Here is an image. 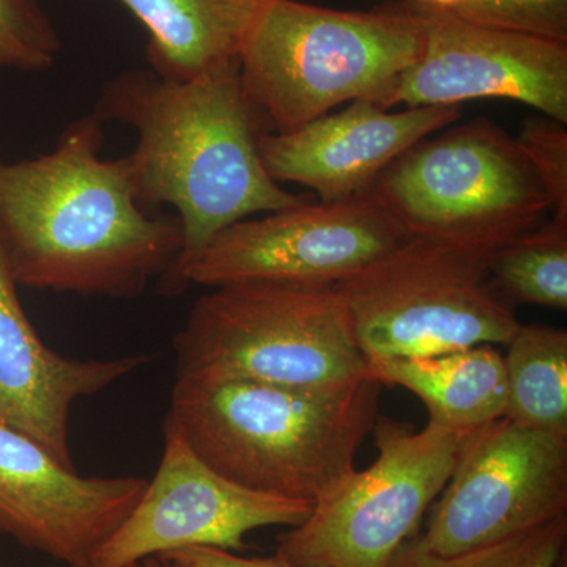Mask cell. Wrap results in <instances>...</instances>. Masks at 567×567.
I'll list each match as a JSON object with an SVG mask.
<instances>
[{
  "instance_id": "obj_10",
  "label": "cell",
  "mask_w": 567,
  "mask_h": 567,
  "mask_svg": "<svg viewBox=\"0 0 567 567\" xmlns=\"http://www.w3.org/2000/svg\"><path fill=\"white\" fill-rule=\"evenodd\" d=\"M406 235L368 193L306 203L226 227L183 274L189 284L333 287Z\"/></svg>"
},
{
  "instance_id": "obj_13",
  "label": "cell",
  "mask_w": 567,
  "mask_h": 567,
  "mask_svg": "<svg viewBox=\"0 0 567 567\" xmlns=\"http://www.w3.org/2000/svg\"><path fill=\"white\" fill-rule=\"evenodd\" d=\"M147 480L82 476L0 423V533L69 567H91Z\"/></svg>"
},
{
  "instance_id": "obj_12",
  "label": "cell",
  "mask_w": 567,
  "mask_h": 567,
  "mask_svg": "<svg viewBox=\"0 0 567 567\" xmlns=\"http://www.w3.org/2000/svg\"><path fill=\"white\" fill-rule=\"evenodd\" d=\"M410 3L423 20V51L380 107L505 99L567 125L566 43L473 24L450 11Z\"/></svg>"
},
{
  "instance_id": "obj_9",
  "label": "cell",
  "mask_w": 567,
  "mask_h": 567,
  "mask_svg": "<svg viewBox=\"0 0 567 567\" xmlns=\"http://www.w3.org/2000/svg\"><path fill=\"white\" fill-rule=\"evenodd\" d=\"M567 518V440L499 417L466 432L456 465L410 546L453 557Z\"/></svg>"
},
{
  "instance_id": "obj_22",
  "label": "cell",
  "mask_w": 567,
  "mask_h": 567,
  "mask_svg": "<svg viewBox=\"0 0 567 567\" xmlns=\"http://www.w3.org/2000/svg\"><path fill=\"white\" fill-rule=\"evenodd\" d=\"M446 11L473 24L567 44V0H461Z\"/></svg>"
},
{
  "instance_id": "obj_15",
  "label": "cell",
  "mask_w": 567,
  "mask_h": 567,
  "mask_svg": "<svg viewBox=\"0 0 567 567\" xmlns=\"http://www.w3.org/2000/svg\"><path fill=\"white\" fill-rule=\"evenodd\" d=\"M151 361L148 354L73 360L44 344L22 308L0 245V423L31 436L69 468L71 410Z\"/></svg>"
},
{
  "instance_id": "obj_4",
  "label": "cell",
  "mask_w": 567,
  "mask_h": 567,
  "mask_svg": "<svg viewBox=\"0 0 567 567\" xmlns=\"http://www.w3.org/2000/svg\"><path fill=\"white\" fill-rule=\"evenodd\" d=\"M423 44V20L410 2L350 11L264 0L238 62L265 125L289 133L339 104L371 100L382 106Z\"/></svg>"
},
{
  "instance_id": "obj_25",
  "label": "cell",
  "mask_w": 567,
  "mask_h": 567,
  "mask_svg": "<svg viewBox=\"0 0 567 567\" xmlns=\"http://www.w3.org/2000/svg\"><path fill=\"white\" fill-rule=\"evenodd\" d=\"M406 2L421 3V6L434 7V9L450 10L461 0H406Z\"/></svg>"
},
{
  "instance_id": "obj_24",
  "label": "cell",
  "mask_w": 567,
  "mask_h": 567,
  "mask_svg": "<svg viewBox=\"0 0 567 567\" xmlns=\"http://www.w3.org/2000/svg\"><path fill=\"white\" fill-rule=\"evenodd\" d=\"M159 558L169 559L183 567H322L295 565L279 554L274 557L246 558L235 551L213 547L185 548Z\"/></svg>"
},
{
  "instance_id": "obj_19",
  "label": "cell",
  "mask_w": 567,
  "mask_h": 567,
  "mask_svg": "<svg viewBox=\"0 0 567 567\" xmlns=\"http://www.w3.org/2000/svg\"><path fill=\"white\" fill-rule=\"evenodd\" d=\"M488 282L509 305L567 309V224L550 218L496 251Z\"/></svg>"
},
{
  "instance_id": "obj_17",
  "label": "cell",
  "mask_w": 567,
  "mask_h": 567,
  "mask_svg": "<svg viewBox=\"0 0 567 567\" xmlns=\"http://www.w3.org/2000/svg\"><path fill=\"white\" fill-rule=\"evenodd\" d=\"M151 33L148 62L167 81H189L238 59L264 0H118Z\"/></svg>"
},
{
  "instance_id": "obj_14",
  "label": "cell",
  "mask_w": 567,
  "mask_h": 567,
  "mask_svg": "<svg viewBox=\"0 0 567 567\" xmlns=\"http://www.w3.org/2000/svg\"><path fill=\"white\" fill-rule=\"evenodd\" d=\"M461 117V106L390 112L357 100L295 132L265 133L259 151L275 182L297 183L320 203H336L368 192L402 153Z\"/></svg>"
},
{
  "instance_id": "obj_20",
  "label": "cell",
  "mask_w": 567,
  "mask_h": 567,
  "mask_svg": "<svg viewBox=\"0 0 567 567\" xmlns=\"http://www.w3.org/2000/svg\"><path fill=\"white\" fill-rule=\"evenodd\" d=\"M566 537L567 518H559L453 557L424 554L405 543L390 567H557Z\"/></svg>"
},
{
  "instance_id": "obj_2",
  "label": "cell",
  "mask_w": 567,
  "mask_h": 567,
  "mask_svg": "<svg viewBox=\"0 0 567 567\" xmlns=\"http://www.w3.org/2000/svg\"><path fill=\"white\" fill-rule=\"evenodd\" d=\"M95 114L136 132L126 159L141 207L169 204L178 213L183 248L159 281L164 295L183 292L186 268L226 227L306 203L265 169L259 141L267 132L238 59L189 81L125 71L103 85Z\"/></svg>"
},
{
  "instance_id": "obj_18",
  "label": "cell",
  "mask_w": 567,
  "mask_h": 567,
  "mask_svg": "<svg viewBox=\"0 0 567 567\" xmlns=\"http://www.w3.org/2000/svg\"><path fill=\"white\" fill-rule=\"evenodd\" d=\"M506 347L505 416L567 440V331L520 323Z\"/></svg>"
},
{
  "instance_id": "obj_5",
  "label": "cell",
  "mask_w": 567,
  "mask_h": 567,
  "mask_svg": "<svg viewBox=\"0 0 567 567\" xmlns=\"http://www.w3.org/2000/svg\"><path fill=\"white\" fill-rule=\"evenodd\" d=\"M174 349L175 380L322 386L372 375L334 286L213 287Z\"/></svg>"
},
{
  "instance_id": "obj_26",
  "label": "cell",
  "mask_w": 567,
  "mask_h": 567,
  "mask_svg": "<svg viewBox=\"0 0 567 567\" xmlns=\"http://www.w3.org/2000/svg\"><path fill=\"white\" fill-rule=\"evenodd\" d=\"M132 567H183L177 565V563L169 561V559H164L159 557H153L144 559V561L140 563V565Z\"/></svg>"
},
{
  "instance_id": "obj_21",
  "label": "cell",
  "mask_w": 567,
  "mask_h": 567,
  "mask_svg": "<svg viewBox=\"0 0 567 567\" xmlns=\"http://www.w3.org/2000/svg\"><path fill=\"white\" fill-rule=\"evenodd\" d=\"M62 40L37 0H0V69L47 71Z\"/></svg>"
},
{
  "instance_id": "obj_7",
  "label": "cell",
  "mask_w": 567,
  "mask_h": 567,
  "mask_svg": "<svg viewBox=\"0 0 567 567\" xmlns=\"http://www.w3.org/2000/svg\"><path fill=\"white\" fill-rule=\"evenodd\" d=\"M488 260L405 237L334 286L368 364L505 344L518 322L488 282Z\"/></svg>"
},
{
  "instance_id": "obj_3",
  "label": "cell",
  "mask_w": 567,
  "mask_h": 567,
  "mask_svg": "<svg viewBox=\"0 0 567 567\" xmlns=\"http://www.w3.org/2000/svg\"><path fill=\"white\" fill-rule=\"evenodd\" d=\"M380 388L372 375L322 386L175 380L164 424L233 483L315 505L353 472Z\"/></svg>"
},
{
  "instance_id": "obj_23",
  "label": "cell",
  "mask_w": 567,
  "mask_h": 567,
  "mask_svg": "<svg viewBox=\"0 0 567 567\" xmlns=\"http://www.w3.org/2000/svg\"><path fill=\"white\" fill-rule=\"evenodd\" d=\"M550 203V218L567 224V125L532 115L516 137Z\"/></svg>"
},
{
  "instance_id": "obj_11",
  "label": "cell",
  "mask_w": 567,
  "mask_h": 567,
  "mask_svg": "<svg viewBox=\"0 0 567 567\" xmlns=\"http://www.w3.org/2000/svg\"><path fill=\"white\" fill-rule=\"evenodd\" d=\"M311 507V503L233 483L164 424L163 456L155 476L91 567H132L192 547L241 551L246 535L254 529L297 527Z\"/></svg>"
},
{
  "instance_id": "obj_8",
  "label": "cell",
  "mask_w": 567,
  "mask_h": 567,
  "mask_svg": "<svg viewBox=\"0 0 567 567\" xmlns=\"http://www.w3.org/2000/svg\"><path fill=\"white\" fill-rule=\"evenodd\" d=\"M379 454L316 499L311 513L278 539L276 554L295 565L390 567L399 548L417 535L421 520L453 473L466 432L380 417Z\"/></svg>"
},
{
  "instance_id": "obj_1",
  "label": "cell",
  "mask_w": 567,
  "mask_h": 567,
  "mask_svg": "<svg viewBox=\"0 0 567 567\" xmlns=\"http://www.w3.org/2000/svg\"><path fill=\"white\" fill-rule=\"evenodd\" d=\"M102 142L93 112L71 123L51 152L0 159V245L18 286L136 298L173 270L181 219L147 215L128 159L102 158Z\"/></svg>"
},
{
  "instance_id": "obj_16",
  "label": "cell",
  "mask_w": 567,
  "mask_h": 567,
  "mask_svg": "<svg viewBox=\"0 0 567 567\" xmlns=\"http://www.w3.org/2000/svg\"><path fill=\"white\" fill-rule=\"evenodd\" d=\"M382 386H401L429 410V423L472 432L505 417V358L492 346L369 365Z\"/></svg>"
},
{
  "instance_id": "obj_27",
  "label": "cell",
  "mask_w": 567,
  "mask_h": 567,
  "mask_svg": "<svg viewBox=\"0 0 567 567\" xmlns=\"http://www.w3.org/2000/svg\"><path fill=\"white\" fill-rule=\"evenodd\" d=\"M0 567H6V566H0Z\"/></svg>"
},
{
  "instance_id": "obj_6",
  "label": "cell",
  "mask_w": 567,
  "mask_h": 567,
  "mask_svg": "<svg viewBox=\"0 0 567 567\" xmlns=\"http://www.w3.org/2000/svg\"><path fill=\"white\" fill-rule=\"evenodd\" d=\"M429 137L395 158L365 192L406 237L488 260L543 224L550 212L547 194L516 137L502 126L477 118Z\"/></svg>"
}]
</instances>
